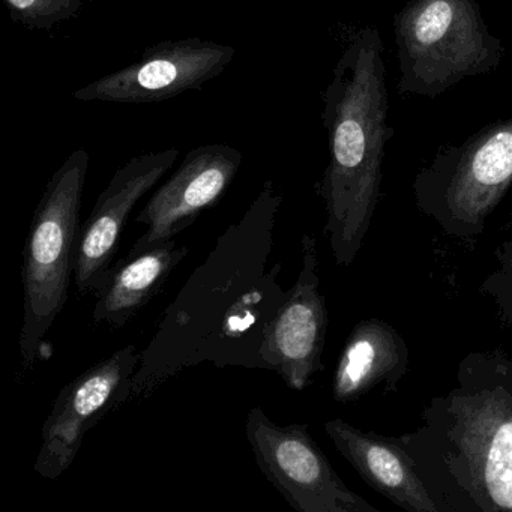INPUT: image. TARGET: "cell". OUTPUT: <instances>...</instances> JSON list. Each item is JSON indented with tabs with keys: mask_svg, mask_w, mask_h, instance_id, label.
I'll list each match as a JSON object with an SVG mask.
<instances>
[{
	"mask_svg": "<svg viewBox=\"0 0 512 512\" xmlns=\"http://www.w3.org/2000/svg\"><path fill=\"white\" fill-rule=\"evenodd\" d=\"M283 196L266 182L241 220L230 224L166 308L140 353L131 398H148L203 362L259 368L266 331L289 296L283 263L268 266Z\"/></svg>",
	"mask_w": 512,
	"mask_h": 512,
	"instance_id": "cell-1",
	"label": "cell"
},
{
	"mask_svg": "<svg viewBox=\"0 0 512 512\" xmlns=\"http://www.w3.org/2000/svg\"><path fill=\"white\" fill-rule=\"evenodd\" d=\"M382 35L362 28L347 41L323 94L329 164L320 182L332 256L340 266L355 262L379 202L389 127Z\"/></svg>",
	"mask_w": 512,
	"mask_h": 512,
	"instance_id": "cell-2",
	"label": "cell"
},
{
	"mask_svg": "<svg viewBox=\"0 0 512 512\" xmlns=\"http://www.w3.org/2000/svg\"><path fill=\"white\" fill-rule=\"evenodd\" d=\"M88 169V151L77 149L53 173L32 218L22 269L20 358L25 371L34 370L40 361L44 338L67 304Z\"/></svg>",
	"mask_w": 512,
	"mask_h": 512,
	"instance_id": "cell-3",
	"label": "cell"
},
{
	"mask_svg": "<svg viewBox=\"0 0 512 512\" xmlns=\"http://www.w3.org/2000/svg\"><path fill=\"white\" fill-rule=\"evenodd\" d=\"M400 95L433 98L502 64L476 0H410L394 17Z\"/></svg>",
	"mask_w": 512,
	"mask_h": 512,
	"instance_id": "cell-4",
	"label": "cell"
},
{
	"mask_svg": "<svg viewBox=\"0 0 512 512\" xmlns=\"http://www.w3.org/2000/svg\"><path fill=\"white\" fill-rule=\"evenodd\" d=\"M511 371L512 365L494 380L461 382L436 406L445 428L443 458L481 511H512Z\"/></svg>",
	"mask_w": 512,
	"mask_h": 512,
	"instance_id": "cell-5",
	"label": "cell"
},
{
	"mask_svg": "<svg viewBox=\"0 0 512 512\" xmlns=\"http://www.w3.org/2000/svg\"><path fill=\"white\" fill-rule=\"evenodd\" d=\"M512 185V118L440 151L415 179L419 206L451 230L481 229Z\"/></svg>",
	"mask_w": 512,
	"mask_h": 512,
	"instance_id": "cell-6",
	"label": "cell"
},
{
	"mask_svg": "<svg viewBox=\"0 0 512 512\" xmlns=\"http://www.w3.org/2000/svg\"><path fill=\"white\" fill-rule=\"evenodd\" d=\"M245 434L257 466L296 511L377 512L341 481L307 424L281 427L253 407Z\"/></svg>",
	"mask_w": 512,
	"mask_h": 512,
	"instance_id": "cell-7",
	"label": "cell"
},
{
	"mask_svg": "<svg viewBox=\"0 0 512 512\" xmlns=\"http://www.w3.org/2000/svg\"><path fill=\"white\" fill-rule=\"evenodd\" d=\"M139 365V350L127 344L59 391L43 425V443L34 466L38 475L49 481L64 475L86 433L130 400Z\"/></svg>",
	"mask_w": 512,
	"mask_h": 512,
	"instance_id": "cell-8",
	"label": "cell"
},
{
	"mask_svg": "<svg viewBox=\"0 0 512 512\" xmlns=\"http://www.w3.org/2000/svg\"><path fill=\"white\" fill-rule=\"evenodd\" d=\"M236 50L214 41L187 38L146 49L140 61L74 92L79 101L116 104L160 103L202 88L220 76Z\"/></svg>",
	"mask_w": 512,
	"mask_h": 512,
	"instance_id": "cell-9",
	"label": "cell"
},
{
	"mask_svg": "<svg viewBox=\"0 0 512 512\" xmlns=\"http://www.w3.org/2000/svg\"><path fill=\"white\" fill-rule=\"evenodd\" d=\"M302 268L266 331L260 347L265 370L275 371L293 391H304L322 370L328 331V311L320 295L316 236L305 233L301 241Z\"/></svg>",
	"mask_w": 512,
	"mask_h": 512,
	"instance_id": "cell-10",
	"label": "cell"
},
{
	"mask_svg": "<svg viewBox=\"0 0 512 512\" xmlns=\"http://www.w3.org/2000/svg\"><path fill=\"white\" fill-rule=\"evenodd\" d=\"M242 154L229 145H203L185 155L179 169L161 185L136 223L146 227L127 257H136L175 239L220 202L242 166Z\"/></svg>",
	"mask_w": 512,
	"mask_h": 512,
	"instance_id": "cell-11",
	"label": "cell"
},
{
	"mask_svg": "<svg viewBox=\"0 0 512 512\" xmlns=\"http://www.w3.org/2000/svg\"><path fill=\"white\" fill-rule=\"evenodd\" d=\"M178 149L139 155L116 170L80 229L74 284L82 296L103 286L121 245L122 233L134 206L172 169Z\"/></svg>",
	"mask_w": 512,
	"mask_h": 512,
	"instance_id": "cell-12",
	"label": "cell"
},
{
	"mask_svg": "<svg viewBox=\"0 0 512 512\" xmlns=\"http://www.w3.org/2000/svg\"><path fill=\"white\" fill-rule=\"evenodd\" d=\"M325 433L341 455L374 490L409 512H437L415 470V461L394 440L359 430L343 419L325 422Z\"/></svg>",
	"mask_w": 512,
	"mask_h": 512,
	"instance_id": "cell-13",
	"label": "cell"
},
{
	"mask_svg": "<svg viewBox=\"0 0 512 512\" xmlns=\"http://www.w3.org/2000/svg\"><path fill=\"white\" fill-rule=\"evenodd\" d=\"M188 253L190 248L172 239L139 256L116 260L95 293L94 322L113 329L124 328L160 293Z\"/></svg>",
	"mask_w": 512,
	"mask_h": 512,
	"instance_id": "cell-14",
	"label": "cell"
},
{
	"mask_svg": "<svg viewBox=\"0 0 512 512\" xmlns=\"http://www.w3.org/2000/svg\"><path fill=\"white\" fill-rule=\"evenodd\" d=\"M406 365V344L398 332L382 320H364L355 326L341 352L332 395L338 403H352L379 383L397 380Z\"/></svg>",
	"mask_w": 512,
	"mask_h": 512,
	"instance_id": "cell-15",
	"label": "cell"
},
{
	"mask_svg": "<svg viewBox=\"0 0 512 512\" xmlns=\"http://www.w3.org/2000/svg\"><path fill=\"white\" fill-rule=\"evenodd\" d=\"M5 4L16 22L49 29L76 16L85 0H5Z\"/></svg>",
	"mask_w": 512,
	"mask_h": 512,
	"instance_id": "cell-16",
	"label": "cell"
}]
</instances>
